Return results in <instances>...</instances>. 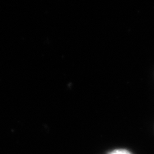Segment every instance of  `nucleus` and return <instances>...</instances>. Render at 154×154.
I'll return each instance as SVG.
<instances>
[{"mask_svg":"<svg viewBox=\"0 0 154 154\" xmlns=\"http://www.w3.org/2000/svg\"><path fill=\"white\" fill-rule=\"evenodd\" d=\"M109 154H132L128 150H125V149H118V150H115Z\"/></svg>","mask_w":154,"mask_h":154,"instance_id":"1","label":"nucleus"}]
</instances>
